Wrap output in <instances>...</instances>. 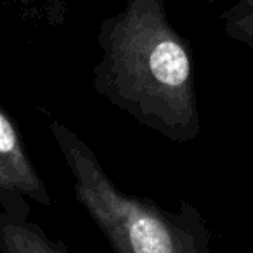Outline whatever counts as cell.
<instances>
[{"instance_id": "obj_1", "label": "cell", "mask_w": 253, "mask_h": 253, "mask_svg": "<svg viewBox=\"0 0 253 253\" xmlns=\"http://www.w3.org/2000/svg\"><path fill=\"white\" fill-rule=\"evenodd\" d=\"M94 90L142 126L177 144L200 134L189 43L172 26L165 0H125L97 32Z\"/></svg>"}, {"instance_id": "obj_2", "label": "cell", "mask_w": 253, "mask_h": 253, "mask_svg": "<svg viewBox=\"0 0 253 253\" xmlns=\"http://www.w3.org/2000/svg\"><path fill=\"white\" fill-rule=\"evenodd\" d=\"M49 128L73 177L77 201L113 253H210V236L189 201L169 211L151 198L125 193L70 126L50 122Z\"/></svg>"}, {"instance_id": "obj_3", "label": "cell", "mask_w": 253, "mask_h": 253, "mask_svg": "<svg viewBox=\"0 0 253 253\" xmlns=\"http://www.w3.org/2000/svg\"><path fill=\"white\" fill-rule=\"evenodd\" d=\"M21 194L43 207H52V196L37 172L14 120L0 106V198Z\"/></svg>"}, {"instance_id": "obj_4", "label": "cell", "mask_w": 253, "mask_h": 253, "mask_svg": "<svg viewBox=\"0 0 253 253\" xmlns=\"http://www.w3.org/2000/svg\"><path fill=\"white\" fill-rule=\"evenodd\" d=\"M0 252L2 253H68L64 245L47 236L30 218L28 200L21 194L0 198Z\"/></svg>"}, {"instance_id": "obj_5", "label": "cell", "mask_w": 253, "mask_h": 253, "mask_svg": "<svg viewBox=\"0 0 253 253\" xmlns=\"http://www.w3.org/2000/svg\"><path fill=\"white\" fill-rule=\"evenodd\" d=\"M220 21L229 39L253 50V0H234L220 14Z\"/></svg>"}, {"instance_id": "obj_6", "label": "cell", "mask_w": 253, "mask_h": 253, "mask_svg": "<svg viewBox=\"0 0 253 253\" xmlns=\"http://www.w3.org/2000/svg\"><path fill=\"white\" fill-rule=\"evenodd\" d=\"M210 4H217V2H225V0H208Z\"/></svg>"}, {"instance_id": "obj_7", "label": "cell", "mask_w": 253, "mask_h": 253, "mask_svg": "<svg viewBox=\"0 0 253 253\" xmlns=\"http://www.w3.org/2000/svg\"><path fill=\"white\" fill-rule=\"evenodd\" d=\"M2 2H4V0H0V4H2Z\"/></svg>"}, {"instance_id": "obj_8", "label": "cell", "mask_w": 253, "mask_h": 253, "mask_svg": "<svg viewBox=\"0 0 253 253\" xmlns=\"http://www.w3.org/2000/svg\"><path fill=\"white\" fill-rule=\"evenodd\" d=\"M0 253H2V252H0Z\"/></svg>"}]
</instances>
